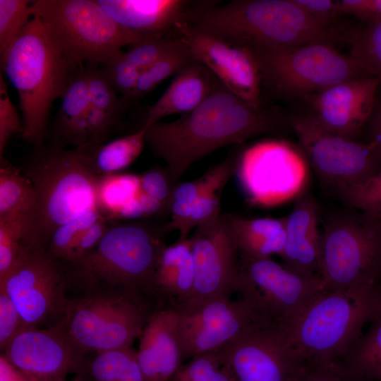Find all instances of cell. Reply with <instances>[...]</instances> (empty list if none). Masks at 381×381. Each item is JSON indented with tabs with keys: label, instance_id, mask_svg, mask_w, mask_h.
<instances>
[{
	"label": "cell",
	"instance_id": "obj_1",
	"mask_svg": "<svg viewBox=\"0 0 381 381\" xmlns=\"http://www.w3.org/2000/svg\"><path fill=\"white\" fill-rule=\"evenodd\" d=\"M279 124L275 114L249 104L217 78L209 96L193 111L169 122L145 126V141L165 162L176 183L204 157L219 148L274 133Z\"/></svg>",
	"mask_w": 381,
	"mask_h": 381
},
{
	"label": "cell",
	"instance_id": "obj_2",
	"mask_svg": "<svg viewBox=\"0 0 381 381\" xmlns=\"http://www.w3.org/2000/svg\"><path fill=\"white\" fill-rule=\"evenodd\" d=\"M188 22L248 48L331 43L337 37L330 26L306 13L292 0H234L225 4L205 1Z\"/></svg>",
	"mask_w": 381,
	"mask_h": 381
},
{
	"label": "cell",
	"instance_id": "obj_3",
	"mask_svg": "<svg viewBox=\"0 0 381 381\" xmlns=\"http://www.w3.org/2000/svg\"><path fill=\"white\" fill-rule=\"evenodd\" d=\"M25 176L36 194L23 240L47 248L54 232L80 215L97 210L99 176L87 167L76 149L43 144L28 162Z\"/></svg>",
	"mask_w": 381,
	"mask_h": 381
},
{
	"label": "cell",
	"instance_id": "obj_4",
	"mask_svg": "<svg viewBox=\"0 0 381 381\" xmlns=\"http://www.w3.org/2000/svg\"><path fill=\"white\" fill-rule=\"evenodd\" d=\"M167 233L164 226L144 222L110 224L97 246L71 263L74 273L86 284L116 287L153 311L162 309L155 279Z\"/></svg>",
	"mask_w": 381,
	"mask_h": 381
},
{
	"label": "cell",
	"instance_id": "obj_5",
	"mask_svg": "<svg viewBox=\"0 0 381 381\" xmlns=\"http://www.w3.org/2000/svg\"><path fill=\"white\" fill-rule=\"evenodd\" d=\"M1 71L16 89L23 114V138L43 144L54 102L61 98L73 68L49 39L37 17L0 57Z\"/></svg>",
	"mask_w": 381,
	"mask_h": 381
},
{
	"label": "cell",
	"instance_id": "obj_6",
	"mask_svg": "<svg viewBox=\"0 0 381 381\" xmlns=\"http://www.w3.org/2000/svg\"><path fill=\"white\" fill-rule=\"evenodd\" d=\"M381 309V287L323 291L285 327L304 361H334Z\"/></svg>",
	"mask_w": 381,
	"mask_h": 381
},
{
	"label": "cell",
	"instance_id": "obj_7",
	"mask_svg": "<svg viewBox=\"0 0 381 381\" xmlns=\"http://www.w3.org/2000/svg\"><path fill=\"white\" fill-rule=\"evenodd\" d=\"M32 17L74 68L103 65L143 37L116 23L97 0H32Z\"/></svg>",
	"mask_w": 381,
	"mask_h": 381
},
{
	"label": "cell",
	"instance_id": "obj_8",
	"mask_svg": "<svg viewBox=\"0 0 381 381\" xmlns=\"http://www.w3.org/2000/svg\"><path fill=\"white\" fill-rule=\"evenodd\" d=\"M320 263L325 291L381 287V213L344 206L327 214Z\"/></svg>",
	"mask_w": 381,
	"mask_h": 381
},
{
	"label": "cell",
	"instance_id": "obj_9",
	"mask_svg": "<svg viewBox=\"0 0 381 381\" xmlns=\"http://www.w3.org/2000/svg\"><path fill=\"white\" fill-rule=\"evenodd\" d=\"M250 49L259 67L262 86L280 97L303 98L334 85L369 76L350 55L341 54L327 42Z\"/></svg>",
	"mask_w": 381,
	"mask_h": 381
},
{
	"label": "cell",
	"instance_id": "obj_10",
	"mask_svg": "<svg viewBox=\"0 0 381 381\" xmlns=\"http://www.w3.org/2000/svg\"><path fill=\"white\" fill-rule=\"evenodd\" d=\"M153 313L135 298L119 293L69 301L61 320L80 349L100 353L131 348Z\"/></svg>",
	"mask_w": 381,
	"mask_h": 381
},
{
	"label": "cell",
	"instance_id": "obj_11",
	"mask_svg": "<svg viewBox=\"0 0 381 381\" xmlns=\"http://www.w3.org/2000/svg\"><path fill=\"white\" fill-rule=\"evenodd\" d=\"M308 163L333 197L381 171V155L371 145L327 131L307 114L291 117Z\"/></svg>",
	"mask_w": 381,
	"mask_h": 381
},
{
	"label": "cell",
	"instance_id": "obj_12",
	"mask_svg": "<svg viewBox=\"0 0 381 381\" xmlns=\"http://www.w3.org/2000/svg\"><path fill=\"white\" fill-rule=\"evenodd\" d=\"M236 172L248 202L272 207L298 198L308 188V163L286 141L257 143L238 157Z\"/></svg>",
	"mask_w": 381,
	"mask_h": 381
},
{
	"label": "cell",
	"instance_id": "obj_13",
	"mask_svg": "<svg viewBox=\"0 0 381 381\" xmlns=\"http://www.w3.org/2000/svg\"><path fill=\"white\" fill-rule=\"evenodd\" d=\"M173 308L178 315L183 359L215 351L252 329L273 321L239 295L236 299L231 296L186 301Z\"/></svg>",
	"mask_w": 381,
	"mask_h": 381
},
{
	"label": "cell",
	"instance_id": "obj_14",
	"mask_svg": "<svg viewBox=\"0 0 381 381\" xmlns=\"http://www.w3.org/2000/svg\"><path fill=\"white\" fill-rule=\"evenodd\" d=\"M323 291L320 277L294 273L271 258L239 255L235 293L250 301L263 314L283 327Z\"/></svg>",
	"mask_w": 381,
	"mask_h": 381
},
{
	"label": "cell",
	"instance_id": "obj_15",
	"mask_svg": "<svg viewBox=\"0 0 381 381\" xmlns=\"http://www.w3.org/2000/svg\"><path fill=\"white\" fill-rule=\"evenodd\" d=\"M27 327H36L68 305L64 296V277L47 248L22 241L18 255L0 280Z\"/></svg>",
	"mask_w": 381,
	"mask_h": 381
},
{
	"label": "cell",
	"instance_id": "obj_16",
	"mask_svg": "<svg viewBox=\"0 0 381 381\" xmlns=\"http://www.w3.org/2000/svg\"><path fill=\"white\" fill-rule=\"evenodd\" d=\"M217 351L235 381H294L305 362L284 327L273 321Z\"/></svg>",
	"mask_w": 381,
	"mask_h": 381
},
{
	"label": "cell",
	"instance_id": "obj_17",
	"mask_svg": "<svg viewBox=\"0 0 381 381\" xmlns=\"http://www.w3.org/2000/svg\"><path fill=\"white\" fill-rule=\"evenodd\" d=\"M172 37L231 92L253 107L262 108L261 76L250 48L202 31L188 21L176 25Z\"/></svg>",
	"mask_w": 381,
	"mask_h": 381
},
{
	"label": "cell",
	"instance_id": "obj_18",
	"mask_svg": "<svg viewBox=\"0 0 381 381\" xmlns=\"http://www.w3.org/2000/svg\"><path fill=\"white\" fill-rule=\"evenodd\" d=\"M189 240L195 280L191 297L201 301L231 297L236 292L239 251L227 214H220L197 226Z\"/></svg>",
	"mask_w": 381,
	"mask_h": 381
},
{
	"label": "cell",
	"instance_id": "obj_19",
	"mask_svg": "<svg viewBox=\"0 0 381 381\" xmlns=\"http://www.w3.org/2000/svg\"><path fill=\"white\" fill-rule=\"evenodd\" d=\"M7 360L42 381H61L77 370L85 352L68 334L62 320L52 327L23 328L4 349Z\"/></svg>",
	"mask_w": 381,
	"mask_h": 381
},
{
	"label": "cell",
	"instance_id": "obj_20",
	"mask_svg": "<svg viewBox=\"0 0 381 381\" xmlns=\"http://www.w3.org/2000/svg\"><path fill=\"white\" fill-rule=\"evenodd\" d=\"M379 84L365 76L315 92L303 98L310 109L306 114L327 131L361 141Z\"/></svg>",
	"mask_w": 381,
	"mask_h": 381
},
{
	"label": "cell",
	"instance_id": "obj_21",
	"mask_svg": "<svg viewBox=\"0 0 381 381\" xmlns=\"http://www.w3.org/2000/svg\"><path fill=\"white\" fill-rule=\"evenodd\" d=\"M119 25L141 37H172L176 25L188 21L203 1L97 0Z\"/></svg>",
	"mask_w": 381,
	"mask_h": 381
},
{
	"label": "cell",
	"instance_id": "obj_22",
	"mask_svg": "<svg viewBox=\"0 0 381 381\" xmlns=\"http://www.w3.org/2000/svg\"><path fill=\"white\" fill-rule=\"evenodd\" d=\"M139 339L136 351L143 380L169 381L183 360L175 309L152 313Z\"/></svg>",
	"mask_w": 381,
	"mask_h": 381
},
{
	"label": "cell",
	"instance_id": "obj_23",
	"mask_svg": "<svg viewBox=\"0 0 381 381\" xmlns=\"http://www.w3.org/2000/svg\"><path fill=\"white\" fill-rule=\"evenodd\" d=\"M286 218V240L279 255L283 265L294 273L321 278L318 205L308 188L295 199Z\"/></svg>",
	"mask_w": 381,
	"mask_h": 381
},
{
	"label": "cell",
	"instance_id": "obj_24",
	"mask_svg": "<svg viewBox=\"0 0 381 381\" xmlns=\"http://www.w3.org/2000/svg\"><path fill=\"white\" fill-rule=\"evenodd\" d=\"M217 79L200 62L188 64L175 75L162 95L150 107L142 126L170 115L193 111L209 96Z\"/></svg>",
	"mask_w": 381,
	"mask_h": 381
},
{
	"label": "cell",
	"instance_id": "obj_25",
	"mask_svg": "<svg viewBox=\"0 0 381 381\" xmlns=\"http://www.w3.org/2000/svg\"><path fill=\"white\" fill-rule=\"evenodd\" d=\"M195 280L189 237L178 239L163 250L158 261L155 287L162 308H174L189 299Z\"/></svg>",
	"mask_w": 381,
	"mask_h": 381
},
{
	"label": "cell",
	"instance_id": "obj_26",
	"mask_svg": "<svg viewBox=\"0 0 381 381\" xmlns=\"http://www.w3.org/2000/svg\"><path fill=\"white\" fill-rule=\"evenodd\" d=\"M61 99L53 144L80 147L87 141L86 115L91 107L85 66L74 70Z\"/></svg>",
	"mask_w": 381,
	"mask_h": 381
},
{
	"label": "cell",
	"instance_id": "obj_27",
	"mask_svg": "<svg viewBox=\"0 0 381 381\" xmlns=\"http://www.w3.org/2000/svg\"><path fill=\"white\" fill-rule=\"evenodd\" d=\"M227 214L239 255L258 258L281 255L286 240V217L247 219Z\"/></svg>",
	"mask_w": 381,
	"mask_h": 381
},
{
	"label": "cell",
	"instance_id": "obj_28",
	"mask_svg": "<svg viewBox=\"0 0 381 381\" xmlns=\"http://www.w3.org/2000/svg\"><path fill=\"white\" fill-rule=\"evenodd\" d=\"M367 325L333 362L358 381H381V309Z\"/></svg>",
	"mask_w": 381,
	"mask_h": 381
},
{
	"label": "cell",
	"instance_id": "obj_29",
	"mask_svg": "<svg viewBox=\"0 0 381 381\" xmlns=\"http://www.w3.org/2000/svg\"><path fill=\"white\" fill-rule=\"evenodd\" d=\"M145 127L107 144L86 143L75 149L90 170L101 176L116 174L132 164L145 145Z\"/></svg>",
	"mask_w": 381,
	"mask_h": 381
},
{
	"label": "cell",
	"instance_id": "obj_30",
	"mask_svg": "<svg viewBox=\"0 0 381 381\" xmlns=\"http://www.w3.org/2000/svg\"><path fill=\"white\" fill-rule=\"evenodd\" d=\"M0 219L19 215L29 218L36 204L32 183L4 156H0Z\"/></svg>",
	"mask_w": 381,
	"mask_h": 381
},
{
	"label": "cell",
	"instance_id": "obj_31",
	"mask_svg": "<svg viewBox=\"0 0 381 381\" xmlns=\"http://www.w3.org/2000/svg\"><path fill=\"white\" fill-rule=\"evenodd\" d=\"M140 176L112 174L99 176L97 189V210L109 220H115L121 209L140 192Z\"/></svg>",
	"mask_w": 381,
	"mask_h": 381
},
{
	"label": "cell",
	"instance_id": "obj_32",
	"mask_svg": "<svg viewBox=\"0 0 381 381\" xmlns=\"http://www.w3.org/2000/svg\"><path fill=\"white\" fill-rule=\"evenodd\" d=\"M94 381H144L131 347L97 353L90 365Z\"/></svg>",
	"mask_w": 381,
	"mask_h": 381
},
{
	"label": "cell",
	"instance_id": "obj_33",
	"mask_svg": "<svg viewBox=\"0 0 381 381\" xmlns=\"http://www.w3.org/2000/svg\"><path fill=\"white\" fill-rule=\"evenodd\" d=\"M350 56L369 76L381 82V21L363 24L347 37Z\"/></svg>",
	"mask_w": 381,
	"mask_h": 381
},
{
	"label": "cell",
	"instance_id": "obj_34",
	"mask_svg": "<svg viewBox=\"0 0 381 381\" xmlns=\"http://www.w3.org/2000/svg\"><path fill=\"white\" fill-rule=\"evenodd\" d=\"M238 157L235 152H230L222 162L211 168L201 177L176 185L172 193V201H185L193 204L205 193L214 189L224 188L236 171Z\"/></svg>",
	"mask_w": 381,
	"mask_h": 381
},
{
	"label": "cell",
	"instance_id": "obj_35",
	"mask_svg": "<svg viewBox=\"0 0 381 381\" xmlns=\"http://www.w3.org/2000/svg\"><path fill=\"white\" fill-rule=\"evenodd\" d=\"M193 61L195 60L181 44L178 49L140 72L131 102L138 100L152 90L167 78L174 74L176 75L180 70Z\"/></svg>",
	"mask_w": 381,
	"mask_h": 381
},
{
	"label": "cell",
	"instance_id": "obj_36",
	"mask_svg": "<svg viewBox=\"0 0 381 381\" xmlns=\"http://www.w3.org/2000/svg\"><path fill=\"white\" fill-rule=\"evenodd\" d=\"M169 381H235L218 351L201 353L181 364Z\"/></svg>",
	"mask_w": 381,
	"mask_h": 381
},
{
	"label": "cell",
	"instance_id": "obj_37",
	"mask_svg": "<svg viewBox=\"0 0 381 381\" xmlns=\"http://www.w3.org/2000/svg\"><path fill=\"white\" fill-rule=\"evenodd\" d=\"M32 1L0 0V57L31 20Z\"/></svg>",
	"mask_w": 381,
	"mask_h": 381
},
{
	"label": "cell",
	"instance_id": "obj_38",
	"mask_svg": "<svg viewBox=\"0 0 381 381\" xmlns=\"http://www.w3.org/2000/svg\"><path fill=\"white\" fill-rule=\"evenodd\" d=\"M91 107L118 117L128 103L116 92L97 64L85 65Z\"/></svg>",
	"mask_w": 381,
	"mask_h": 381
},
{
	"label": "cell",
	"instance_id": "obj_39",
	"mask_svg": "<svg viewBox=\"0 0 381 381\" xmlns=\"http://www.w3.org/2000/svg\"><path fill=\"white\" fill-rule=\"evenodd\" d=\"M102 215L97 210L89 211L59 226L49 243L48 252L55 258L68 262L72 251L84 231Z\"/></svg>",
	"mask_w": 381,
	"mask_h": 381
},
{
	"label": "cell",
	"instance_id": "obj_40",
	"mask_svg": "<svg viewBox=\"0 0 381 381\" xmlns=\"http://www.w3.org/2000/svg\"><path fill=\"white\" fill-rule=\"evenodd\" d=\"M28 219L19 215L0 219V280L6 275L18 255Z\"/></svg>",
	"mask_w": 381,
	"mask_h": 381
},
{
	"label": "cell",
	"instance_id": "obj_41",
	"mask_svg": "<svg viewBox=\"0 0 381 381\" xmlns=\"http://www.w3.org/2000/svg\"><path fill=\"white\" fill-rule=\"evenodd\" d=\"M344 207L372 213H381V171L335 197Z\"/></svg>",
	"mask_w": 381,
	"mask_h": 381
},
{
	"label": "cell",
	"instance_id": "obj_42",
	"mask_svg": "<svg viewBox=\"0 0 381 381\" xmlns=\"http://www.w3.org/2000/svg\"><path fill=\"white\" fill-rule=\"evenodd\" d=\"M181 45L179 40L172 37H143L124 52L127 59L141 72Z\"/></svg>",
	"mask_w": 381,
	"mask_h": 381
},
{
	"label": "cell",
	"instance_id": "obj_43",
	"mask_svg": "<svg viewBox=\"0 0 381 381\" xmlns=\"http://www.w3.org/2000/svg\"><path fill=\"white\" fill-rule=\"evenodd\" d=\"M99 66L117 94L127 103L131 102L140 71L127 59L124 51Z\"/></svg>",
	"mask_w": 381,
	"mask_h": 381
},
{
	"label": "cell",
	"instance_id": "obj_44",
	"mask_svg": "<svg viewBox=\"0 0 381 381\" xmlns=\"http://www.w3.org/2000/svg\"><path fill=\"white\" fill-rule=\"evenodd\" d=\"M8 85L0 75V156L10 139L16 134L23 135V123L20 121L16 107L12 103L7 89Z\"/></svg>",
	"mask_w": 381,
	"mask_h": 381
},
{
	"label": "cell",
	"instance_id": "obj_45",
	"mask_svg": "<svg viewBox=\"0 0 381 381\" xmlns=\"http://www.w3.org/2000/svg\"><path fill=\"white\" fill-rule=\"evenodd\" d=\"M223 190H212L193 202L190 215L179 232V239L188 238L192 229L221 214L220 198Z\"/></svg>",
	"mask_w": 381,
	"mask_h": 381
},
{
	"label": "cell",
	"instance_id": "obj_46",
	"mask_svg": "<svg viewBox=\"0 0 381 381\" xmlns=\"http://www.w3.org/2000/svg\"><path fill=\"white\" fill-rule=\"evenodd\" d=\"M140 176L141 190L162 202L169 211L176 185L168 169L152 168Z\"/></svg>",
	"mask_w": 381,
	"mask_h": 381
},
{
	"label": "cell",
	"instance_id": "obj_47",
	"mask_svg": "<svg viewBox=\"0 0 381 381\" xmlns=\"http://www.w3.org/2000/svg\"><path fill=\"white\" fill-rule=\"evenodd\" d=\"M27 327L12 299L0 288V346L6 348L11 339Z\"/></svg>",
	"mask_w": 381,
	"mask_h": 381
},
{
	"label": "cell",
	"instance_id": "obj_48",
	"mask_svg": "<svg viewBox=\"0 0 381 381\" xmlns=\"http://www.w3.org/2000/svg\"><path fill=\"white\" fill-rule=\"evenodd\" d=\"M294 381H356L336 363L305 361Z\"/></svg>",
	"mask_w": 381,
	"mask_h": 381
},
{
	"label": "cell",
	"instance_id": "obj_49",
	"mask_svg": "<svg viewBox=\"0 0 381 381\" xmlns=\"http://www.w3.org/2000/svg\"><path fill=\"white\" fill-rule=\"evenodd\" d=\"M109 226V220L101 216L87 228L75 246L68 262H74L94 250L104 238Z\"/></svg>",
	"mask_w": 381,
	"mask_h": 381
},
{
	"label": "cell",
	"instance_id": "obj_50",
	"mask_svg": "<svg viewBox=\"0 0 381 381\" xmlns=\"http://www.w3.org/2000/svg\"><path fill=\"white\" fill-rule=\"evenodd\" d=\"M119 119V117L116 116L91 107L86 115L87 126L86 143L102 144Z\"/></svg>",
	"mask_w": 381,
	"mask_h": 381
},
{
	"label": "cell",
	"instance_id": "obj_51",
	"mask_svg": "<svg viewBox=\"0 0 381 381\" xmlns=\"http://www.w3.org/2000/svg\"><path fill=\"white\" fill-rule=\"evenodd\" d=\"M341 15H351L363 24L381 21V0H339Z\"/></svg>",
	"mask_w": 381,
	"mask_h": 381
},
{
	"label": "cell",
	"instance_id": "obj_52",
	"mask_svg": "<svg viewBox=\"0 0 381 381\" xmlns=\"http://www.w3.org/2000/svg\"><path fill=\"white\" fill-rule=\"evenodd\" d=\"M306 13L319 22L330 26L332 21L341 16L338 1L332 0H292Z\"/></svg>",
	"mask_w": 381,
	"mask_h": 381
},
{
	"label": "cell",
	"instance_id": "obj_53",
	"mask_svg": "<svg viewBox=\"0 0 381 381\" xmlns=\"http://www.w3.org/2000/svg\"><path fill=\"white\" fill-rule=\"evenodd\" d=\"M361 142L368 144L381 155V82L377 87L373 107L363 128Z\"/></svg>",
	"mask_w": 381,
	"mask_h": 381
},
{
	"label": "cell",
	"instance_id": "obj_54",
	"mask_svg": "<svg viewBox=\"0 0 381 381\" xmlns=\"http://www.w3.org/2000/svg\"><path fill=\"white\" fill-rule=\"evenodd\" d=\"M193 208V203L174 200L171 202L169 211L171 213V220L164 225L167 232L178 230L179 232L182 230L188 219L189 218Z\"/></svg>",
	"mask_w": 381,
	"mask_h": 381
},
{
	"label": "cell",
	"instance_id": "obj_55",
	"mask_svg": "<svg viewBox=\"0 0 381 381\" xmlns=\"http://www.w3.org/2000/svg\"><path fill=\"white\" fill-rule=\"evenodd\" d=\"M0 381H42L17 368L1 354L0 356Z\"/></svg>",
	"mask_w": 381,
	"mask_h": 381
},
{
	"label": "cell",
	"instance_id": "obj_56",
	"mask_svg": "<svg viewBox=\"0 0 381 381\" xmlns=\"http://www.w3.org/2000/svg\"><path fill=\"white\" fill-rule=\"evenodd\" d=\"M138 199L145 217L168 211L162 202L142 190L138 193Z\"/></svg>",
	"mask_w": 381,
	"mask_h": 381
},
{
	"label": "cell",
	"instance_id": "obj_57",
	"mask_svg": "<svg viewBox=\"0 0 381 381\" xmlns=\"http://www.w3.org/2000/svg\"><path fill=\"white\" fill-rule=\"evenodd\" d=\"M145 217L140 204L138 199V195L128 202H127L119 211L115 220H134Z\"/></svg>",
	"mask_w": 381,
	"mask_h": 381
},
{
	"label": "cell",
	"instance_id": "obj_58",
	"mask_svg": "<svg viewBox=\"0 0 381 381\" xmlns=\"http://www.w3.org/2000/svg\"><path fill=\"white\" fill-rule=\"evenodd\" d=\"M61 381H64V380H61ZM73 381H80V380H73Z\"/></svg>",
	"mask_w": 381,
	"mask_h": 381
},
{
	"label": "cell",
	"instance_id": "obj_59",
	"mask_svg": "<svg viewBox=\"0 0 381 381\" xmlns=\"http://www.w3.org/2000/svg\"><path fill=\"white\" fill-rule=\"evenodd\" d=\"M356 381H358V380H356Z\"/></svg>",
	"mask_w": 381,
	"mask_h": 381
}]
</instances>
